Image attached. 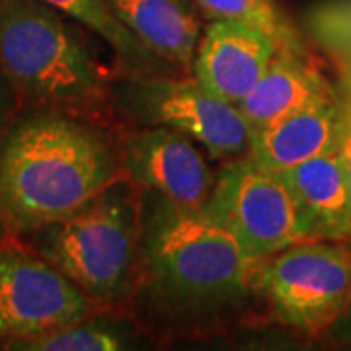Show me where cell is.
Instances as JSON below:
<instances>
[{"label": "cell", "instance_id": "13", "mask_svg": "<svg viewBox=\"0 0 351 351\" xmlns=\"http://www.w3.org/2000/svg\"><path fill=\"white\" fill-rule=\"evenodd\" d=\"M295 195L313 240L351 239V188L338 152L277 172Z\"/></svg>", "mask_w": 351, "mask_h": 351}, {"label": "cell", "instance_id": "20", "mask_svg": "<svg viewBox=\"0 0 351 351\" xmlns=\"http://www.w3.org/2000/svg\"><path fill=\"white\" fill-rule=\"evenodd\" d=\"M14 98H16V94H14L12 88L8 86L6 80H4V84L0 86V141L4 137V133H6V129L10 125V121L14 119Z\"/></svg>", "mask_w": 351, "mask_h": 351}, {"label": "cell", "instance_id": "5", "mask_svg": "<svg viewBox=\"0 0 351 351\" xmlns=\"http://www.w3.org/2000/svg\"><path fill=\"white\" fill-rule=\"evenodd\" d=\"M258 293L271 318L306 338H322L351 299V239L302 240L260 262Z\"/></svg>", "mask_w": 351, "mask_h": 351}, {"label": "cell", "instance_id": "14", "mask_svg": "<svg viewBox=\"0 0 351 351\" xmlns=\"http://www.w3.org/2000/svg\"><path fill=\"white\" fill-rule=\"evenodd\" d=\"M123 24L182 73L193 66L201 20L193 0H104Z\"/></svg>", "mask_w": 351, "mask_h": 351}, {"label": "cell", "instance_id": "9", "mask_svg": "<svg viewBox=\"0 0 351 351\" xmlns=\"http://www.w3.org/2000/svg\"><path fill=\"white\" fill-rule=\"evenodd\" d=\"M125 178L141 191H151L176 205L203 209L215 188L213 170L184 133L147 127L121 138Z\"/></svg>", "mask_w": 351, "mask_h": 351}, {"label": "cell", "instance_id": "7", "mask_svg": "<svg viewBox=\"0 0 351 351\" xmlns=\"http://www.w3.org/2000/svg\"><path fill=\"white\" fill-rule=\"evenodd\" d=\"M112 96L135 121L180 131L215 160L248 154L250 127L239 108L217 98L195 78L127 76L113 84Z\"/></svg>", "mask_w": 351, "mask_h": 351}, {"label": "cell", "instance_id": "17", "mask_svg": "<svg viewBox=\"0 0 351 351\" xmlns=\"http://www.w3.org/2000/svg\"><path fill=\"white\" fill-rule=\"evenodd\" d=\"M211 20H234L269 34L281 49L311 53L297 25L271 0H193Z\"/></svg>", "mask_w": 351, "mask_h": 351}, {"label": "cell", "instance_id": "11", "mask_svg": "<svg viewBox=\"0 0 351 351\" xmlns=\"http://www.w3.org/2000/svg\"><path fill=\"white\" fill-rule=\"evenodd\" d=\"M343 127L346 101L336 92L252 131L248 156L265 170L283 172L320 154L338 152Z\"/></svg>", "mask_w": 351, "mask_h": 351}, {"label": "cell", "instance_id": "15", "mask_svg": "<svg viewBox=\"0 0 351 351\" xmlns=\"http://www.w3.org/2000/svg\"><path fill=\"white\" fill-rule=\"evenodd\" d=\"M101 38L115 53L129 76H180L176 64L152 51L135 32H131L104 0H43Z\"/></svg>", "mask_w": 351, "mask_h": 351}, {"label": "cell", "instance_id": "4", "mask_svg": "<svg viewBox=\"0 0 351 351\" xmlns=\"http://www.w3.org/2000/svg\"><path fill=\"white\" fill-rule=\"evenodd\" d=\"M125 176L73 215L18 239L104 311L133 302L141 260V197Z\"/></svg>", "mask_w": 351, "mask_h": 351}, {"label": "cell", "instance_id": "18", "mask_svg": "<svg viewBox=\"0 0 351 351\" xmlns=\"http://www.w3.org/2000/svg\"><path fill=\"white\" fill-rule=\"evenodd\" d=\"M314 43L339 69L351 66V0H322L304 16Z\"/></svg>", "mask_w": 351, "mask_h": 351}, {"label": "cell", "instance_id": "23", "mask_svg": "<svg viewBox=\"0 0 351 351\" xmlns=\"http://www.w3.org/2000/svg\"><path fill=\"white\" fill-rule=\"evenodd\" d=\"M2 84H4V78H2V76H0V86H2Z\"/></svg>", "mask_w": 351, "mask_h": 351}, {"label": "cell", "instance_id": "1", "mask_svg": "<svg viewBox=\"0 0 351 351\" xmlns=\"http://www.w3.org/2000/svg\"><path fill=\"white\" fill-rule=\"evenodd\" d=\"M258 267L203 209L143 191L141 260L133 302L170 324H201L258 297Z\"/></svg>", "mask_w": 351, "mask_h": 351}, {"label": "cell", "instance_id": "2", "mask_svg": "<svg viewBox=\"0 0 351 351\" xmlns=\"http://www.w3.org/2000/svg\"><path fill=\"white\" fill-rule=\"evenodd\" d=\"M123 176L121 141L110 129L34 108L0 141V225L18 239L73 215Z\"/></svg>", "mask_w": 351, "mask_h": 351}, {"label": "cell", "instance_id": "22", "mask_svg": "<svg viewBox=\"0 0 351 351\" xmlns=\"http://www.w3.org/2000/svg\"><path fill=\"white\" fill-rule=\"evenodd\" d=\"M339 82H338V92L339 96L343 98V101L351 106V66L348 69H339Z\"/></svg>", "mask_w": 351, "mask_h": 351}, {"label": "cell", "instance_id": "12", "mask_svg": "<svg viewBox=\"0 0 351 351\" xmlns=\"http://www.w3.org/2000/svg\"><path fill=\"white\" fill-rule=\"evenodd\" d=\"M336 92L338 88L313 63L311 53L279 49L260 82L237 108L252 133Z\"/></svg>", "mask_w": 351, "mask_h": 351}, {"label": "cell", "instance_id": "6", "mask_svg": "<svg viewBox=\"0 0 351 351\" xmlns=\"http://www.w3.org/2000/svg\"><path fill=\"white\" fill-rule=\"evenodd\" d=\"M203 211L230 232L242 252L258 263L297 242L313 240L285 180L258 166L248 154L219 170Z\"/></svg>", "mask_w": 351, "mask_h": 351}, {"label": "cell", "instance_id": "3", "mask_svg": "<svg viewBox=\"0 0 351 351\" xmlns=\"http://www.w3.org/2000/svg\"><path fill=\"white\" fill-rule=\"evenodd\" d=\"M0 76L38 110L92 117L112 96L82 32L43 0H0Z\"/></svg>", "mask_w": 351, "mask_h": 351}, {"label": "cell", "instance_id": "16", "mask_svg": "<svg viewBox=\"0 0 351 351\" xmlns=\"http://www.w3.org/2000/svg\"><path fill=\"white\" fill-rule=\"evenodd\" d=\"M135 334L123 322L96 313L75 324L53 330L36 338L10 343V351H115L129 350Z\"/></svg>", "mask_w": 351, "mask_h": 351}, {"label": "cell", "instance_id": "19", "mask_svg": "<svg viewBox=\"0 0 351 351\" xmlns=\"http://www.w3.org/2000/svg\"><path fill=\"white\" fill-rule=\"evenodd\" d=\"M326 341L330 343H339V346H351V299L348 308L338 318V322L328 330L324 336Z\"/></svg>", "mask_w": 351, "mask_h": 351}, {"label": "cell", "instance_id": "8", "mask_svg": "<svg viewBox=\"0 0 351 351\" xmlns=\"http://www.w3.org/2000/svg\"><path fill=\"white\" fill-rule=\"evenodd\" d=\"M106 313L24 242L0 244V350Z\"/></svg>", "mask_w": 351, "mask_h": 351}, {"label": "cell", "instance_id": "21", "mask_svg": "<svg viewBox=\"0 0 351 351\" xmlns=\"http://www.w3.org/2000/svg\"><path fill=\"white\" fill-rule=\"evenodd\" d=\"M339 154H341L343 164H346L351 188V106H348V104H346V127H343V135H341Z\"/></svg>", "mask_w": 351, "mask_h": 351}, {"label": "cell", "instance_id": "10", "mask_svg": "<svg viewBox=\"0 0 351 351\" xmlns=\"http://www.w3.org/2000/svg\"><path fill=\"white\" fill-rule=\"evenodd\" d=\"M279 43L254 25L213 20L203 29L193 59V78L217 98L240 104L269 66Z\"/></svg>", "mask_w": 351, "mask_h": 351}]
</instances>
